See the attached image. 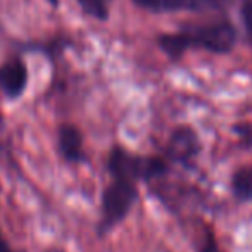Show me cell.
I'll return each mask as SVG.
<instances>
[{
	"label": "cell",
	"instance_id": "obj_4",
	"mask_svg": "<svg viewBox=\"0 0 252 252\" xmlns=\"http://www.w3.org/2000/svg\"><path fill=\"white\" fill-rule=\"evenodd\" d=\"M30 73L21 59H11L0 66V90L9 98H18L28 87Z\"/></svg>",
	"mask_w": 252,
	"mask_h": 252
},
{
	"label": "cell",
	"instance_id": "obj_12",
	"mask_svg": "<svg viewBox=\"0 0 252 252\" xmlns=\"http://www.w3.org/2000/svg\"><path fill=\"white\" fill-rule=\"evenodd\" d=\"M0 252H12L11 249L7 247V244L4 242V237H2V231H0Z\"/></svg>",
	"mask_w": 252,
	"mask_h": 252
},
{
	"label": "cell",
	"instance_id": "obj_9",
	"mask_svg": "<svg viewBox=\"0 0 252 252\" xmlns=\"http://www.w3.org/2000/svg\"><path fill=\"white\" fill-rule=\"evenodd\" d=\"M78 4L85 14L95 19H107L111 0H78Z\"/></svg>",
	"mask_w": 252,
	"mask_h": 252
},
{
	"label": "cell",
	"instance_id": "obj_13",
	"mask_svg": "<svg viewBox=\"0 0 252 252\" xmlns=\"http://www.w3.org/2000/svg\"><path fill=\"white\" fill-rule=\"evenodd\" d=\"M47 252H63V251H59V249H50V251H47Z\"/></svg>",
	"mask_w": 252,
	"mask_h": 252
},
{
	"label": "cell",
	"instance_id": "obj_6",
	"mask_svg": "<svg viewBox=\"0 0 252 252\" xmlns=\"http://www.w3.org/2000/svg\"><path fill=\"white\" fill-rule=\"evenodd\" d=\"M140 7L154 12H171V11H204L216 9L223 5L226 0H135Z\"/></svg>",
	"mask_w": 252,
	"mask_h": 252
},
{
	"label": "cell",
	"instance_id": "obj_7",
	"mask_svg": "<svg viewBox=\"0 0 252 252\" xmlns=\"http://www.w3.org/2000/svg\"><path fill=\"white\" fill-rule=\"evenodd\" d=\"M57 151L67 162L83 159V135L74 125H61L57 130Z\"/></svg>",
	"mask_w": 252,
	"mask_h": 252
},
{
	"label": "cell",
	"instance_id": "obj_1",
	"mask_svg": "<svg viewBox=\"0 0 252 252\" xmlns=\"http://www.w3.org/2000/svg\"><path fill=\"white\" fill-rule=\"evenodd\" d=\"M237 33L228 21L209 23V25L189 28L185 32L162 35L159 38V47L166 56L178 59L189 49H204L214 54H226L233 49Z\"/></svg>",
	"mask_w": 252,
	"mask_h": 252
},
{
	"label": "cell",
	"instance_id": "obj_8",
	"mask_svg": "<svg viewBox=\"0 0 252 252\" xmlns=\"http://www.w3.org/2000/svg\"><path fill=\"white\" fill-rule=\"evenodd\" d=\"M231 192L240 200H252V166H240L231 175Z\"/></svg>",
	"mask_w": 252,
	"mask_h": 252
},
{
	"label": "cell",
	"instance_id": "obj_11",
	"mask_svg": "<svg viewBox=\"0 0 252 252\" xmlns=\"http://www.w3.org/2000/svg\"><path fill=\"white\" fill-rule=\"evenodd\" d=\"M242 19L247 33L252 36V0H242Z\"/></svg>",
	"mask_w": 252,
	"mask_h": 252
},
{
	"label": "cell",
	"instance_id": "obj_5",
	"mask_svg": "<svg viewBox=\"0 0 252 252\" xmlns=\"http://www.w3.org/2000/svg\"><path fill=\"white\" fill-rule=\"evenodd\" d=\"M199 152V138L197 133L192 128H187V126H180L169 137L168 144V158L173 161L183 162V164H189L190 161H193Z\"/></svg>",
	"mask_w": 252,
	"mask_h": 252
},
{
	"label": "cell",
	"instance_id": "obj_3",
	"mask_svg": "<svg viewBox=\"0 0 252 252\" xmlns=\"http://www.w3.org/2000/svg\"><path fill=\"white\" fill-rule=\"evenodd\" d=\"M138 197V187L131 180L112 178V182L102 192L100 202V231L111 230L118 223H121L130 209L133 207L135 200Z\"/></svg>",
	"mask_w": 252,
	"mask_h": 252
},
{
	"label": "cell",
	"instance_id": "obj_10",
	"mask_svg": "<svg viewBox=\"0 0 252 252\" xmlns=\"http://www.w3.org/2000/svg\"><path fill=\"white\" fill-rule=\"evenodd\" d=\"M197 252H223L220 245H218L216 237H214L211 228H206V230H204V238H202V242H200L199 251Z\"/></svg>",
	"mask_w": 252,
	"mask_h": 252
},
{
	"label": "cell",
	"instance_id": "obj_2",
	"mask_svg": "<svg viewBox=\"0 0 252 252\" xmlns=\"http://www.w3.org/2000/svg\"><path fill=\"white\" fill-rule=\"evenodd\" d=\"M168 171V161L158 156H138L116 145L109 154V173L112 178L131 180H154Z\"/></svg>",
	"mask_w": 252,
	"mask_h": 252
}]
</instances>
